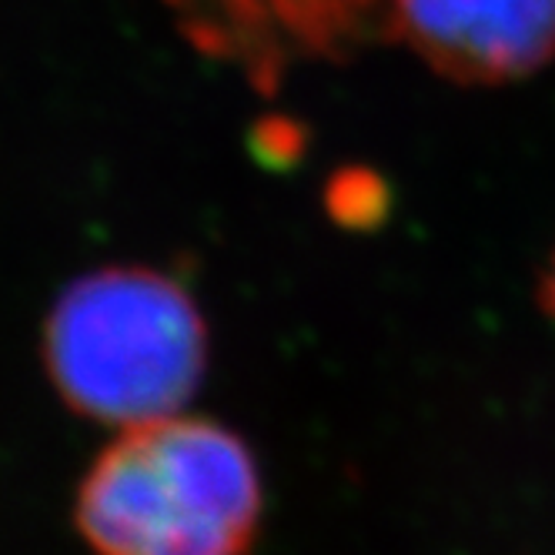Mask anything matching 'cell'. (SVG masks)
<instances>
[{"instance_id": "6da1fadb", "label": "cell", "mask_w": 555, "mask_h": 555, "mask_svg": "<svg viewBox=\"0 0 555 555\" xmlns=\"http://www.w3.org/2000/svg\"><path fill=\"white\" fill-rule=\"evenodd\" d=\"M261 508L242 435L181 412L121 428L91 462L74 522L94 555H248Z\"/></svg>"}, {"instance_id": "7a4b0ae2", "label": "cell", "mask_w": 555, "mask_h": 555, "mask_svg": "<svg viewBox=\"0 0 555 555\" xmlns=\"http://www.w3.org/2000/svg\"><path fill=\"white\" fill-rule=\"evenodd\" d=\"M44 365L67 409L134 428L181 415L194 399L208 369V325L171 274L107 264L57 295Z\"/></svg>"}, {"instance_id": "3957f363", "label": "cell", "mask_w": 555, "mask_h": 555, "mask_svg": "<svg viewBox=\"0 0 555 555\" xmlns=\"http://www.w3.org/2000/svg\"><path fill=\"white\" fill-rule=\"evenodd\" d=\"M191 44L242 67L261 91L295 61H338L388 27L391 0H168Z\"/></svg>"}, {"instance_id": "277c9868", "label": "cell", "mask_w": 555, "mask_h": 555, "mask_svg": "<svg viewBox=\"0 0 555 555\" xmlns=\"http://www.w3.org/2000/svg\"><path fill=\"white\" fill-rule=\"evenodd\" d=\"M388 34L459 85H508L555 57V0H391Z\"/></svg>"}, {"instance_id": "5b68a950", "label": "cell", "mask_w": 555, "mask_h": 555, "mask_svg": "<svg viewBox=\"0 0 555 555\" xmlns=\"http://www.w3.org/2000/svg\"><path fill=\"white\" fill-rule=\"evenodd\" d=\"M542 305H545V311L555 319V255H552V264H548V271L542 278Z\"/></svg>"}]
</instances>
